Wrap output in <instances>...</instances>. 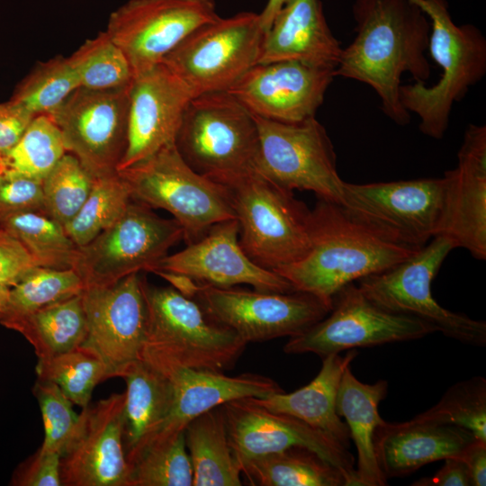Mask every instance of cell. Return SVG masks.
<instances>
[{
	"label": "cell",
	"mask_w": 486,
	"mask_h": 486,
	"mask_svg": "<svg viewBox=\"0 0 486 486\" xmlns=\"http://www.w3.org/2000/svg\"><path fill=\"white\" fill-rule=\"evenodd\" d=\"M356 37L343 48L335 76L370 86L384 114L400 126L410 113L400 102L401 76L426 82L430 22L411 0H355Z\"/></svg>",
	"instance_id": "obj_1"
},
{
	"label": "cell",
	"mask_w": 486,
	"mask_h": 486,
	"mask_svg": "<svg viewBox=\"0 0 486 486\" xmlns=\"http://www.w3.org/2000/svg\"><path fill=\"white\" fill-rule=\"evenodd\" d=\"M310 238L304 257L274 271L294 291L313 294L331 306L346 285L385 271L418 250L380 232L343 205L322 198L310 209Z\"/></svg>",
	"instance_id": "obj_2"
},
{
	"label": "cell",
	"mask_w": 486,
	"mask_h": 486,
	"mask_svg": "<svg viewBox=\"0 0 486 486\" xmlns=\"http://www.w3.org/2000/svg\"><path fill=\"white\" fill-rule=\"evenodd\" d=\"M148 323L141 359L157 368L180 367L224 373L231 370L247 343L212 320L192 297L143 277Z\"/></svg>",
	"instance_id": "obj_3"
},
{
	"label": "cell",
	"mask_w": 486,
	"mask_h": 486,
	"mask_svg": "<svg viewBox=\"0 0 486 486\" xmlns=\"http://www.w3.org/2000/svg\"><path fill=\"white\" fill-rule=\"evenodd\" d=\"M430 22L428 49L442 73L439 80L401 85L400 102L419 118L420 131L440 140L445 135L454 104L486 74V39L472 24L456 25L446 0H411Z\"/></svg>",
	"instance_id": "obj_4"
},
{
	"label": "cell",
	"mask_w": 486,
	"mask_h": 486,
	"mask_svg": "<svg viewBox=\"0 0 486 486\" xmlns=\"http://www.w3.org/2000/svg\"><path fill=\"white\" fill-rule=\"evenodd\" d=\"M238 223L239 244L258 266L274 271L304 257L310 248V209L292 191L256 170L222 184Z\"/></svg>",
	"instance_id": "obj_5"
},
{
	"label": "cell",
	"mask_w": 486,
	"mask_h": 486,
	"mask_svg": "<svg viewBox=\"0 0 486 486\" xmlns=\"http://www.w3.org/2000/svg\"><path fill=\"white\" fill-rule=\"evenodd\" d=\"M174 144L188 166L219 184L256 167L259 138L255 118L227 92L193 97Z\"/></svg>",
	"instance_id": "obj_6"
},
{
	"label": "cell",
	"mask_w": 486,
	"mask_h": 486,
	"mask_svg": "<svg viewBox=\"0 0 486 486\" xmlns=\"http://www.w3.org/2000/svg\"><path fill=\"white\" fill-rule=\"evenodd\" d=\"M118 173L133 200L172 214L186 244L199 240L214 225L236 219L225 186L195 172L175 144Z\"/></svg>",
	"instance_id": "obj_7"
},
{
	"label": "cell",
	"mask_w": 486,
	"mask_h": 486,
	"mask_svg": "<svg viewBox=\"0 0 486 486\" xmlns=\"http://www.w3.org/2000/svg\"><path fill=\"white\" fill-rule=\"evenodd\" d=\"M454 248L447 238L436 236L396 266L358 280L357 286L373 303L387 311L418 318L446 337L483 346L485 321L453 312L442 307L432 295V282Z\"/></svg>",
	"instance_id": "obj_8"
},
{
	"label": "cell",
	"mask_w": 486,
	"mask_h": 486,
	"mask_svg": "<svg viewBox=\"0 0 486 486\" xmlns=\"http://www.w3.org/2000/svg\"><path fill=\"white\" fill-rule=\"evenodd\" d=\"M181 239L183 230L174 218H162L132 199L116 222L78 248L73 268L85 288L111 285L134 273H153Z\"/></svg>",
	"instance_id": "obj_9"
},
{
	"label": "cell",
	"mask_w": 486,
	"mask_h": 486,
	"mask_svg": "<svg viewBox=\"0 0 486 486\" xmlns=\"http://www.w3.org/2000/svg\"><path fill=\"white\" fill-rule=\"evenodd\" d=\"M264 30L259 14L241 12L209 22L189 34L162 64L194 96L226 92L256 64Z\"/></svg>",
	"instance_id": "obj_10"
},
{
	"label": "cell",
	"mask_w": 486,
	"mask_h": 486,
	"mask_svg": "<svg viewBox=\"0 0 486 486\" xmlns=\"http://www.w3.org/2000/svg\"><path fill=\"white\" fill-rule=\"evenodd\" d=\"M259 138L256 170L290 191H310L317 198L344 202L343 181L333 144L316 119L285 123L253 115Z\"/></svg>",
	"instance_id": "obj_11"
},
{
	"label": "cell",
	"mask_w": 486,
	"mask_h": 486,
	"mask_svg": "<svg viewBox=\"0 0 486 486\" xmlns=\"http://www.w3.org/2000/svg\"><path fill=\"white\" fill-rule=\"evenodd\" d=\"M187 296L212 320L233 330L247 344L301 334L332 308L319 297L300 291L263 292L195 283Z\"/></svg>",
	"instance_id": "obj_12"
},
{
	"label": "cell",
	"mask_w": 486,
	"mask_h": 486,
	"mask_svg": "<svg viewBox=\"0 0 486 486\" xmlns=\"http://www.w3.org/2000/svg\"><path fill=\"white\" fill-rule=\"evenodd\" d=\"M434 332L435 327L418 318L378 307L352 283L334 296L328 314L301 334L290 337L284 351L312 353L323 358L356 347L419 339Z\"/></svg>",
	"instance_id": "obj_13"
},
{
	"label": "cell",
	"mask_w": 486,
	"mask_h": 486,
	"mask_svg": "<svg viewBox=\"0 0 486 486\" xmlns=\"http://www.w3.org/2000/svg\"><path fill=\"white\" fill-rule=\"evenodd\" d=\"M445 178L350 184L343 206L364 222L414 249L436 237L441 221Z\"/></svg>",
	"instance_id": "obj_14"
},
{
	"label": "cell",
	"mask_w": 486,
	"mask_h": 486,
	"mask_svg": "<svg viewBox=\"0 0 486 486\" xmlns=\"http://www.w3.org/2000/svg\"><path fill=\"white\" fill-rule=\"evenodd\" d=\"M130 86L78 87L50 116L61 132L67 152L94 178L117 173L125 154Z\"/></svg>",
	"instance_id": "obj_15"
},
{
	"label": "cell",
	"mask_w": 486,
	"mask_h": 486,
	"mask_svg": "<svg viewBox=\"0 0 486 486\" xmlns=\"http://www.w3.org/2000/svg\"><path fill=\"white\" fill-rule=\"evenodd\" d=\"M218 17L214 0H128L111 13L105 32L134 77L161 64L194 30Z\"/></svg>",
	"instance_id": "obj_16"
},
{
	"label": "cell",
	"mask_w": 486,
	"mask_h": 486,
	"mask_svg": "<svg viewBox=\"0 0 486 486\" xmlns=\"http://www.w3.org/2000/svg\"><path fill=\"white\" fill-rule=\"evenodd\" d=\"M143 275L134 273L106 286H89L81 292L87 334L81 345L104 363L107 378L123 377L141 359L148 312Z\"/></svg>",
	"instance_id": "obj_17"
},
{
	"label": "cell",
	"mask_w": 486,
	"mask_h": 486,
	"mask_svg": "<svg viewBox=\"0 0 486 486\" xmlns=\"http://www.w3.org/2000/svg\"><path fill=\"white\" fill-rule=\"evenodd\" d=\"M222 406L230 443L240 467L261 455L303 446L338 468L347 486H358L354 456L328 435L296 418L272 412L252 397L233 400Z\"/></svg>",
	"instance_id": "obj_18"
},
{
	"label": "cell",
	"mask_w": 486,
	"mask_h": 486,
	"mask_svg": "<svg viewBox=\"0 0 486 486\" xmlns=\"http://www.w3.org/2000/svg\"><path fill=\"white\" fill-rule=\"evenodd\" d=\"M125 392L82 409L60 456L62 486H128L123 446Z\"/></svg>",
	"instance_id": "obj_19"
},
{
	"label": "cell",
	"mask_w": 486,
	"mask_h": 486,
	"mask_svg": "<svg viewBox=\"0 0 486 486\" xmlns=\"http://www.w3.org/2000/svg\"><path fill=\"white\" fill-rule=\"evenodd\" d=\"M335 76L294 60L256 64L226 92L255 116L297 123L315 117Z\"/></svg>",
	"instance_id": "obj_20"
},
{
	"label": "cell",
	"mask_w": 486,
	"mask_h": 486,
	"mask_svg": "<svg viewBox=\"0 0 486 486\" xmlns=\"http://www.w3.org/2000/svg\"><path fill=\"white\" fill-rule=\"evenodd\" d=\"M184 276L214 287L248 284L263 292H289L292 284L274 271L256 264L242 249L236 219L214 225L199 240L167 255L153 271Z\"/></svg>",
	"instance_id": "obj_21"
},
{
	"label": "cell",
	"mask_w": 486,
	"mask_h": 486,
	"mask_svg": "<svg viewBox=\"0 0 486 486\" xmlns=\"http://www.w3.org/2000/svg\"><path fill=\"white\" fill-rule=\"evenodd\" d=\"M193 97L191 89L162 63L135 75L130 86L127 148L118 171L174 144Z\"/></svg>",
	"instance_id": "obj_22"
},
{
	"label": "cell",
	"mask_w": 486,
	"mask_h": 486,
	"mask_svg": "<svg viewBox=\"0 0 486 486\" xmlns=\"http://www.w3.org/2000/svg\"><path fill=\"white\" fill-rule=\"evenodd\" d=\"M454 169L444 173L445 199L436 236L479 260L486 258V126L469 124Z\"/></svg>",
	"instance_id": "obj_23"
},
{
	"label": "cell",
	"mask_w": 486,
	"mask_h": 486,
	"mask_svg": "<svg viewBox=\"0 0 486 486\" xmlns=\"http://www.w3.org/2000/svg\"><path fill=\"white\" fill-rule=\"evenodd\" d=\"M476 437L468 430L418 415L411 420L384 421L374 439L378 466L386 480L406 476L421 466L461 456Z\"/></svg>",
	"instance_id": "obj_24"
},
{
	"label": "cell",
	"mask_w": 486,
	"mask_h": 486,
	"mask_svg": "<svg viewBox=\"0 0 486 486\" xmlns=\"http://www.w3.org/2000/svg\"><path fill=\"white\" fill-rule=\"evenodd\" d=\"M342 50L320 0H290L264 32L256 64L294 60L336 69Z\"/></svg>",
	"instance_id": "obj_25"
},
{
	"label": "cell",
	"mask_w": 486,
	"mask_h": 486,
	"mask_svg": "<svg viewBox=\"0 0 486 486\" xmlns=\"http://www.w3.org/2000/svg\"><path fill=\"white\" fill-rule=\"evenodd\" d=\"M158 369L172 381L175 398L169 416L148 444L184 431L194 418L228 401L247 397L264 398L284 392L274 380L256 374L229 376L209 370Z\"/></svg>",
	"instance_id": "obj_26"
},
{
	"label": "cell",
	"mask_w": 486,
	"mask_h": 486,
	"mask_svg": "<svg viewBox=\"0 0 486 486\" xmlns=\"http://www.w3.org/2000/svg\"><path fill=\"white\" fill-rule=\"evenodd\" d=\"M357 355L356 349L347 350L344 356L328 355L322 358L319 374L307 385L290 393L252 398L263 408L296 418L348 448L349 430L337 413L336 401L343 373Z\"/></svg>",
	"instance_id": "obj_27"
},
{
	"label": "cell",
	"mask_w": 486,
	"mask_h": 486,
	"mask_svg": "<svg viewBox=\"0 0 486 486\" xmlns=\"http://www.w3.org/2000/svg\"><path fill=\"white\" fill-rule=\"evenodd\" d=\"M122 378L126 382L123 446L130 465L169 416L175 391L169 377L143 359Z\"/></svg>",
	"instance_id": "obj_28"
},
{
	"label": "cell",
	"mask_w": 486,
	"mask_h": 486,
	"mask_svg": "<svg viewBox=\"0 0 486 486\" xmlns=\"http://www.w3.org/2000/svg\"><path fill=\"white\" fill-rule=\"evenodd\" d=\"M388 382L380 380L364 383L352 373L350 365L343 373L336 401L338 415L343 417L357 451L356 467L358 486H384L374 454V439L377 428L385 421L378 406L386 397Z\"/></svg>",
	"instance_id": "obj_29"
},
{
	"label": "cell",
	"mask_w": 486,
	"mask_h": 486,
	"mask_svg": "<svg viewBox=\"0 0 486 486\" xmlns=\"http://www.w3.org/2000/svg\"><path fill=\"white\" fill-rule=\"evenodd\" d=\"M194 486H240L241 467L231 448L222 405L191 420L184 429Z\"/></svg>",
	"instance_id": "obj_30"
},
{
	"label": "cell",
	"mask_w": 486,
	"mask_h": 486,
	"mask_svg": "<svg viewBox=\"0 0 486 486\" xmlns=\"http://www.w3.org/2000/svg\"><path fill=\"white\" fill-rule=\"evenodd\" d=\"M7 328L22 334L33 346L38 359L78 347L87 334L81 293L39 309Z\"/></svg>",
	"instance_id": "obj_31"
},
{
	"label": "cell",
	"mask_w": 486,
	"mask_h": 486,
	"mask_svg": "<svg viewBox=\"0 0 486 486\" xmlns=\"http://www.w3.org/2000/svg\"><path fill=\"white\" fill-rule=\"evenodd\" d=\"M241 472L251 485L347 486L338 468L303 446L253 458L241 465Z\"/></svg>",
	"instance_id": "obj_32"
},
{
	"label": "cell",
	"mask_w": 486,
	"mask_h": 486,
	"mask_svg": "<svg viewBox=\"0 0 486 486\" xmlns=\"http://www.w3.org/2000/svg\"><path fill=\"white\" fill-rule=\"evenodd\" d=\"M0 227L14 236L38 266L73 268L78 247L63 225L48 215L22 212L0 220Z\"/></svg>",
	"instance_id": "obj_33"
},
{
	"label": "cell",
	"mask_w": 486,
	"mask_h": 486,
	"mask_svg": "<svg viewBox=\"0 0 486 486\" xmlns=\"http://www.w3.org/2000/svg\"><path fill=\"white\" fill-rule=\"evenodd\" d=\"M84 288L74 268L35 266L10 288L7 303L0 312V324L8 328L39 309L80 294Z\"/></svg>",
	"instance_id": "obj_34"
},
{
	"label": "cell",
	"mask_w": 486,
	"mask_h": 486,
	"mask_svg": "<svg viewBox=\"0 0 486 486\" xmlns=\"http://www.w3.org/2000/svg\"><path fill=\"white\" fill-rule=\"evenodd\" d=\"M67 153L61 132L47 115H38L19 141L0 156V176H20L42 181Z\"/></svg>",
	"instance_id": "obj_35"
},
{
	"label": "cell",
	"mask_w": 486,
	"mask_h": 486,
	"mask_svg": "<svg viewBox=\"0 0 486 486\" xmlns=\"http://www.w3.org/2000/svg\"><path fill=\"white\" fill-rule=\"evenodd\" d=\"M184 432L148 444L129 465L128 486H192Z\"/></svg>",
	"instance_id": "obj_36"
},
{
	"label": "cell",
	"mask_w": 486,
	"mask_h": 486,
	"mask_svg": "<svg viewBox=\"0 0 486 486\" xmlns=\"http://www.w3.org/2000/svg\"><path fill=\"white\" fill-rule=\"evenodd\" d=\"M78 87L79 81L68 58L58 55L38 62L17 84L10 100L34 116H50Z\"/></svg>",
	"instance_id": "obj_37"
},
{
	"label": "cell",
	"mask_w": 486,
	"mask_h": 486,
	"mask_svg": "<svg viewBox=\"0 0 486 486\" xmlns=\"http://www.w3.org/2000/svg\"><path fill=\"white\" fill-rule=\"evenodd\" d=\"M131 200L130 187L118 172L95 178L83 206L64 228L76 246L83 247L116 222Z\"/></svg>",
	"instance_id": "obj_38"
},
{
	"label": "cell",
	"mask_w": 486,
	"mask_h": 486,
	"mask_svg": "<svg viewBox=\"0 0 486 486\" xmlns=\"http://www.w3.org/2000/svg\"><path fill=\"white\" fill-rule=\"evenodd\" d=\"M35 370L39 379L55 383L73 404L81 409L90 404L95 386L108 379L100 357L84 346L50 358L38 359Z\"/></svg>",
	"instance_id": "obj_39"
},
{
	"label": "cell",
	"mask_w": 486,
	"mask_h": 486,
	"mask_svg": "<svg viewBox=\"0 0 486 486\" xmlns=\"http://www.w3.org/2000/svg\"><path fill=\"white\" fill-rule=\"evenodd\" d=\"M68 60L80 87L105 90L127 86L133 80L131 67L122 50L107 32L86 40Z\"/></svg>",
	"instance_id": "obj_40"
},
{
	"label": "cell",
	"mask_w": 486,
	"mask_h": 486,
	"mask_svg": "<svg viewBox=\"0 0 486 486\" xmlns=\"http://www.w3.org/2000/svg\"><path fill=\"white\" fill-rule=\"evenodd\" d=\"M94 180L80 161L67 152L42 180L46 215L67 225L83 206Z\"/></svg>",
	"instance_id": "obj_41"
},
{
	"label": "cell",
	"mask_w": 486,
	"mask_h": 486,
	"mask_svg": "<svg viewBox=\"0 0 486 486\" xmlns=\"http://www.w3.org/2000/svg\"><path fill=\"white\" fill-rule=\"evenodd\" d=\"M425 418L452 424L486 440V379L474 376L451 386Z\"/></svg>",
	"instance_id": "obj_42"
},
{
	"label": "cell",
	"mask_w": 486,
	"mask_h": 486,
	"mask_svg": "<svg viewBox=\"0 0 486 486\" xmlns=\"http://www.w3.org/2000/svg\"><path fill=\"white\" fill-rule=\"evenodd\" d=\"M32 392L40 410L44 439L39 451L61 456L79 420L73 402L53 382L37 379Z\"/></svg>",
	"instance_id": "obj_43"
},
{
	"label": "cell",
	"mask_w": 486,
	"mask_h": 486,
	"mask_svg": "<svg viewBox=\"0 0 486 486\" xmlns=\"http://www.w3.org/2000/svg\"><path fill=\"white\" fill-rule=\"evenodd\" d=\"M22 212L45 213L42 181L0 176V220Z\"/></svg>",
	"instance_id": "obj_44"
},
{
	"label": "cell",
	"mask_w": 486,
	"mask_h": 486,
	"mask_svg": "<svg viewBox=\"0 0 486 486\" xmlns=\"http://www.w3.org/2000/svg\"><path fill=\"white\" fill-rule=\"evenodd\" d=\"M10 485L62 486L60 455L38 450L16 467Z\"/></svg>",
	"instance_id": "obj_45"
},
{
	"label": "cell",
	"mask_w": 486,
	"mask_h": 486,
	"mask_svg": "<svg viewBox=\"0 0 486 486\" xmlns=\"http://www.w3.org/2000/svg\"><path fill=\"white\" fill-rule=\"evenodd\" d=\"M35 266L24 246L0 227V285L13 287Z\"/></svg>",
	"instance_id": "obj_46"
},
{
	"label": "cell",
	"mask_w": 486,
	"mask_h": 486,
	"mask_svg": "<svg viewBox=\"0 0 486 486\" xmlns=\"http://www.w3.org/2000/svg\"><path fill=\"white\" fill-rule=\"evenodd\" d=\"M34 117L23 106L10 99L0 104V156L19 141Z\"/></svg>",
	"instance_id": "obj_47"
},
{
	"label": "cell",
	"mask_w": 486,
	"mask_h": 486,
	"mask_svg": "<svg viewBox=\"0 0 486 486\" xmlns=\"http://www.w3.org/2000/svg\"><path fill=\"white\" fill-rule=\"evenodd\" d=\"M442 468L433 476L421 478L414 486H471L469 470L460 456L446 458Z\"/></svg>",
	"instance_id": "obj_48"
},
{
	"label": "cell",
	"mask_w": 486,
	"mask_h": 486,
	"mask_svg": "<svg viewBox=\"0 0 486 486\" xmlns=\"http://www.w3.org/2000/svg\"><path fill=\"white\" fill-rule=\"evenodd\" d=\"M465 463L473 486L486 484V440L475 438L460 456Z\"/></svg>",
	"instance_id": "obj_49"
},
{
	"label": "cell",
	"mask_w": 486,
	"mask_h": 486,
	"mask_svg": "<svg viewBox=\"0 0 486 486\" xmlns=\"http://www.w3.org/2000/svg\"><path fill=\"white\" fill-rule=\"evenodd\" d=\"M290 0H268L263 11L259 14L264 32L270 27L275 14Z\"/></svg>",
	"instance_id": "obj_50"
},
{
	"label": "cell",
	"mask_w": 486,
	"mask_h": 486,
	"mask_svg": "<svg viewBox=\"0 0 486 486\" xmlns=\"http://www.w3.org/2000/svg\"><path fill=\"white\" fill-rule=\"evenodd\" d=\"M10 287L0 285V312L4 309L9 296Z\"/></svg>",
	"instance_id": "obj_51"
}]
</instances>
